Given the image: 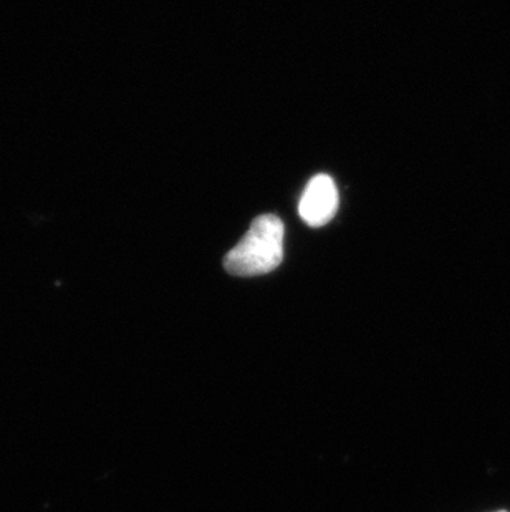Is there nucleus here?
<instances>
[{
	"label": "nucleus",
	"instance_id": "obj_2",
	"mask_svg": "<svg viewBox=\"0 0 510 512\" xmlns=\"http://www.w3.org/2000/svg\"><path fill=\"white\" fill-rule=\"evenodd\" d=\"M337 209L338 189L335 181L328 174L313 176L300 199V218L310 228H322L332 221Z\"/></svg>",
	"mask_w": 510,
	"mask_h": 512
},
{
	"label": "nucleus",
	"instance_id": "obj_3",
	"mask_svg": "<svg viewBox=\"0 0 510 512\" xmlns=\"http://www.w3.org/2000/svg\"><path fill=\"white\" fill-rule=\"evenodd\" d=\"M497 512H507V511H497Z\"/></svg>",
	"mask_w": 510,
	"mask_h": 512
},
{
	"label": "nucleus",
	"instance_id": "obj_1",
	"mask_svg": "<svg viewBox=\"0 0 510 512\" xmlns=\"http://www.w3.org/2000/svg\"><path fill=\"white\" fill-rule=\"evenodd\" d=\"M284 223L275 214H262L252 221L241 242L224 257L232 276H262L275 271L284 261Z\"/></svg>",
	"mask_w": 510,
	"mask_h": 512
}]
</instances>
